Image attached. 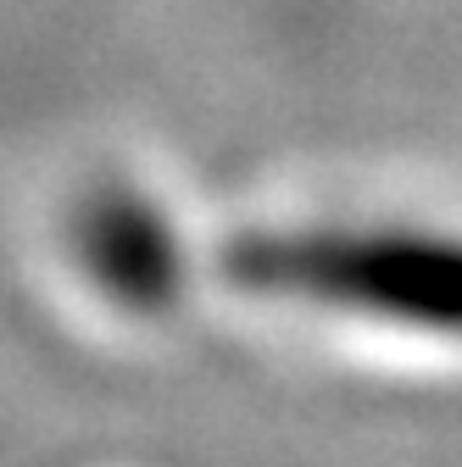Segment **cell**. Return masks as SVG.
Segmentation results:
<instances>
[{"label": "cell", "mask_w": 462, "mask_h": 467, "mask_svg": "<svg viewBox=\"0 0 462 467\" xmlns=\"http://www.w3.org/2000/svg\"><path fill=\"white\" fill-rule=\"evenodd\" d=\"M246 273L362 317L462 334V245L435 234H290L246 251Z\"/></svg>", "instance_id": "1"}]
</instances>
